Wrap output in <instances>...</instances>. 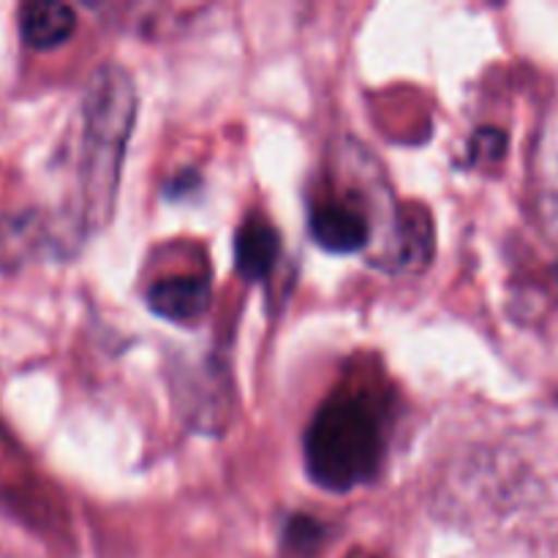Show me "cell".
I'll use <instances>...</instances> for the list:
<instances>
[{
    "instance_id": "6",
    "label": "cell",
    "mask_w": 558,
    "mask_h": 558,
    "mask_svg": "<svg viewBox=\"0 0 558 558\" xmlns=\"http://www.w3.org/2000/svg\"><path fill=\"white\" fill-rule=\"evenodd\" d=\"M20 31L27 47L33 49H54L69 41L76 31V14L65 3H38L22 5Z\"/></svg>"
},
{
    "instance_id": "5",
    "label": "cell",
    "mask_w": 558,
    "mask_h": 558,
    "mask_svg": "<svg viewBox=\"0 0 558 558\" xmlns=\"http://www.w3.org/2000/svg\"><path fill=\"white\" fill-rule=\"evenodd\" d=\"M281 254V238L265 218H248L234 238V267L245 281H265Z\"/></svg>"
},
{
    "instance_id": "3",
    "label": "cell",
    "mask_w": 558,
    "mask_h": 558,
    "mask_svg": "<svg viewBox=\"0 0 558 558\" xmlns=\"http://www.w3.org/2000/svg\"><path fill=\"white\" fill-rule=\"evenodd\" d=\"M368 207L360 196H322L311 207V232L322 248L332 254H357L371 243Z\"/></svg>"
},
{
    "instance_id": "4",
    "label": "cell",
    "mask_w": 558,
    "mask_h": 558,
    "mask_svg": "<svg viewBox=\"0 0 558 558\" xmlns=\"http://www.w3.org/2000/svg\"><path fill=\"white\" fill-rule=\"evenodd\" d=\"M213 289L205 272H183L153 283L147 292V305L156 316L178 325H191L202 319L210 308Z\"/></svg>"
},
{
    "instance_id": "9",
    "label": "cell",
    "mask_w": 558,
    "mask_h": 558,
    "mask_svg": "<svg viewBox=\"0 0 558 558\" xmlns=\"http://www.w3.org/2000/svg\"><path fill=\"white\" fill-rule=\"evenodd\" d=\"M505 153V134L499 129H483L474 136V156L499 158Z\"/></svg>"
},
{
    "instance_id": "8",
    "label": "cell",
    "mask_w": 558,
    "mask_h": 558,
    "mask_svg": "<svg viewBox=\"0 0 558 558\" xmlns=\"http://www.w3.org/2000/svg\"><path fill=\"white\" fill-rule=\"evenodd\" d=\"M287 534H289V545H294V548L300 550H308L322 543L325 529H322L319 521H314V518H294V521L289 523Z\"/></svg>"
},
{
    "instance_id": "2",
    "label": "cell",
    "mask_w": 558,
    "mask_h": 558,
    "mask_svg": "<svg viewBox=\"0 0 558 558\" xmlns=\"http://www.w3.org/2000/svg\"><path fill=\"white\" fill-rule=\"evenodd\" d=\"M136 114L131 76L118 65H104L93 76L85 98L82 134V221L98 229L109 221L120 183L125 145Z\"/></svg>"
},
{
    "instance_id": "1",
    "label": "cell",
    "mask_w": 558,
    "mask_h": 558,
    "mask_svg": "<svg viewBox=\"0 0 558 558\" xmlns=\"http://www.w3.org/2000/svg\"><path fill=\"white\" fill-rule=\"evenodd\" d=\"M390 414L368 390H338L305 430V469L319 488L347 494L371 483L390 445Z\"/></svg>"
},
{
    "instance_id": "7",
    "label": "cell",
    "mask_w": 558,
    "mask_h": 558,
    "mask_svg": "<svg viewBox=\"0 0 558 558\" xmlns=\"http://www.w3.org/2000/svg\"><path fill=\"white\" fill-rule=\"evenodd\" d=\"M47 243L41 218L33 216H0V267L11 270L36 256Z\"/></svg>"
},
{
    "instance_id": "10",
    "label": "cell",
    "mask_w": 558,
    "mask_h": 558,
    "mask_svg": "<svg viewBox=\"0 0 558 558\" xmlns=\"http://www.w3.org/2000/svg\"><path fill=\"white\" fill-rule=\"evenodd\" d=\"M554 294H556V303H558V265L554 267Z\"/></svg>"
}]
</instances>
